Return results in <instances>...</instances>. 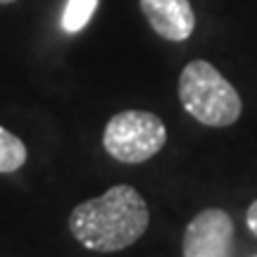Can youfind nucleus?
<instances>
[{
    "label": "nucleus",
    "mask_w": 257,
    "mask_h": 257,
    "mask_svg": "<svg viewBox=\"0 0 257 257\" xmlns=\"http://www.w3.org/2000/svg\"><path fill=\"white\" fill-rule=\"evenodd\" d=\"M233 248L236 226L231 214L221 207L200 210L184 231V257H233Z\"/></svg>",
    "instance_id": "20e7f679"
},
{
    "label": "nucleus",
    "mask_w": 257,
    "mask_h": 257,
    "mask_svg": "<svg viewBox=\"0 0 257 257\" xmlns=\"http://www.w3.org/2000/svg\"><path fill=\"white\" fill-rule=\"evenodd\" d=\"M245 224H248V229H250V233L257 238V200H252L250 202V207H248V212H245Z\"/></svg>",
    "instance_id": "6e6552de"
},
{
    "label": "nucleus",
    "mask_w": 257,
    "mask_h": 257,
    "mask_svg": "<svg viewBox=\"0 0 257 257\" xmlns=\"http://www.w3.org/2000/svg\"><path fill=\"white\" fill-rule=\"evenodd\" d=\"M179 100L202 126L224 128L236 124L243 100L233 83L207 60H191L179 76Z\"/></svg>",
    "instance_id": "f03ea898"
},
{
    "label": "nucleus",
    "mask_w": 257,
    "mask_h": 257,
    "mask_svg": "<svg viewBox=\"0 0 257 257\" xmlns=\"http://www.w3.org/2000/svg\"><path fill=\"white\" fill-rule=\"evenodd\" d=\"M167 143V126L155 112H117L102 131V148L121 165H143Z\"/></svg>",
    "instance_id": "7ed1b4c3"
},
{
    "label": "nucleus",
    "mask_w": 257,
    "mask_h": 257,
    "mask_svg": "<svg viewBox=\"0 0 257 257\" xmlns=\"http://www.w3.org/2000/svg\"><path fill=\"white\" fill-rule=\"evenodd\" d=\"M8 3H15V0H0V5H8Z\"/></svg>",
    "instance_id": "1a4fd4ad"
},
{
    "label": "nucleus",
    "mask_w": 257,
    "mask_h": 257,
    "mask_svg": "<svg viewBox=\"0 0 257 257\" xmlns=\"http://www.w3.org/2000/svg\"><path fill=\"white\" fill-rule=\"evenodd\" d=\"M148 202L128 184H117L98 198L79 202L69 214L72 236L93 252L131 248L148 231Z\"/></svg>",
    "instance_id": "f257e3e1"
},
{
    "label": "nucleus",
    "mask_w": 257,
    "mask_h": 257,
    "mask_svg": "<svg viewBox=\"0 0 257 257\" xmlns=\"http://www.w3.org/2000/svg\"><path fill=\"white\" fill-rule=\"evenodd\" d=\"M27 146L19 136L0 126V174H12L27 165Z\"/></svg>",
    "instance_id": "423d86ee"
},
{
    "label": "nucleus",
    "mask_w": 257,
    "mask_h": 257,
    "mask_svg": "<svg viewBox=\"0 0 257 257\" xmlns=\"http://www.w3.org/2000/svg\"><path fill=\"white\" fill-rule=\"evenodd\" d=\"M100 0H67L64 5V17H62V27L69 34L81 31L88 22H91L93 12L98 10Z\"/></svg>",
    "instance_id": "0eeeda50"
},
{
    "label": "nucleus",
    "mask_w": 257,
    "mask_h": 257,
    "mask_svg": "<svg viewBox=\"0 0 257 257\" xmlns=\"http://www.w3.org/2000/svg\"><path fill=\"white\" fill-rule=\"evenodd\" d=\"M150 29L172 43L188 41L195 31V12L191 0H141Z\"/></svg>",
    "instance_id": "39448f33"
}]
</instances>
